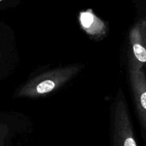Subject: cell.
<instances>
[{
  "instance_id": "obj_1",
  "label": "cell",
  "mask_w": 146,
  "mask_h": 146,
  "mask_svg": "<svg viewBox=\"0 0 146 146\" xmlns=\"http://www.w3.org/2000/svg\"><path fill=\"white\" fill-rule=\"evenodd\" d=\"M84 66L69 65L50 70L26 83L16 98H38L56 91L76 76Z\"/></svg>"
},
{
  "instance_id": "obj_2",
  "label": "cell",
  "mask_w": 146,
  "mask_h": 146,
  "mask_svg": "<svg viewBox=\"0 0 146 146\" xmlns=\"http://www.w3.org/2000/svg\"><path fill=\"white\" fill-rule=\"evenodd\" d=\"M111 115L112 146H138L122 90L117 93Z\"/></svg>"
},
{
  "instance_id": "obj_3",
  "label": "cell",
  "mask_w": 146,
  "mask_h": 146,
  "mask_svg": "<svg viewBox=\"0 0 146 146\" xmlns=\"http://www.w3.org/2000/svg\"><path fill=\"white\" fill-rule=\"evenodd\" d=\"M129 41L131 48L129 67L142 69L146 64V13L131 28Z\"/></svg>"
},
{
  "instance_id": "obj_4",
  "label": "cell",
  "mask_w": 146,
  "mask_h": 146,
  "mask_svg": "<svg viewBox=\"0 0 146 146\" xmlns=\"http://www.w3.org/2000/svg\"><path fill=\"white\" fill-rule=\"evenodd\" d=\"M130 82L133 98L138 118L146 132V76L142 69L129 67Z\"/></svg>"
},
{
  "instance_id": "obj_5",
  "label": "cell",
  "mask_w": 146,
  "mask_h": 146,
  "mask_svg": "<svg viewBox=\"0 0 146 146\" xmlns=\"http://www.w3.org/2000/svg\"><path fill=\"white\" fill-rule=\"evenodd\" d=\"M79 23L81 29L95 39L102 38L108 31L106 24L98 18L91 9L80 12Z\"/></svg>"
},
{
  "instance_id": "obj_6",
  "label": "cell",
  "mask_w": 146,
  "mask_h": 146,
  "mask_svg": "<svg viewBox=\"0 0 146 146\" xmlns=\"http://www.w3.org/2000/svg\"><path fill=\"white\" fill-rule=\"evenodd\" d=\"M2 1V0H0V1Z\"/></svg>"
},
{
  "instance_id": "obj_7",
  "label": "cell",
  "mask_w": 146,
  "mask_h": 146,
  "mask_svg": "<svg viewBox=\"0 0 146 146\" xmlns=\"http://www.w3.org/2000/svg\"><path fill=\"white\" fill-rule=\"evenodd\" d=\"M0 146H1V145H0Z\"/></svg>"
}]
</instances>
